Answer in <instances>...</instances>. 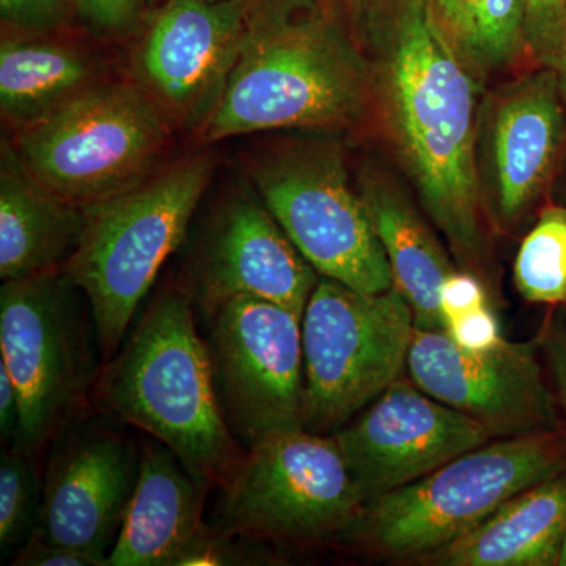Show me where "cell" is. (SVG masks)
Wrapping results in <instances>:
<instances>
[{
    "mask_svg": "<svg viewBox=\"0 0 566 566\" xmlns=\"http://www.w3.org/2000/svg\"><path fill=\"white\" fill-rule=\"evenodd\" d=\"M212 172L208 153L188 156L87 207L81 243L62 270L87 296L104 363L120 349L163 264L188 237Z\"/></svg>",
    "mask_w": 566,
    "mask_h": 566,
    "instance_id": "cell-4",
    "label": "cell"
},
{
    "mask_svg": "<svg viewBox=\"0 0 566 566\" xmlns=\"http://www.w3.org/2000/svg\"><path fill=\"white\" fill-rule=\"evenodd\" d=\"M318 281L259 193L234 191L203 223L181 286L203 318L234 297L270 301L303 318Z\"/></svg>",
    "mask_w": 566,
    "mask_h": 566,
    "instance_id": "cell-16",
    "label": "cell"
},
{
    "mask_svg": "<svg viewBox=\"0 0 566 566\" xmlns=\"http://www.w3.org/2000/svg\"><path fill=\"white\" fill-rule=\"evenodd\" d=\"M93 52L61 33L3 32L0 44V112L11 133L46 117L73 96L102 82Z\"/></svg>",
    "mask_w": 566,
    "mask_h": 566,
    "instance_id": "cell-22",
    "label": "cell"
},
{
    "mask_svg": "<svg viewBox=\"0 0 566 566\" xmlns=\"http://www.w3.org/2000/svg\"><path fill=\"white\" fill-rule=\"evenodd\" d=\"M371 54L375 103L401 166L461 270L480 277L490 222L475 155L483 81L439 29L427 0H398Z\"/></svg>",
    "mask_w": 566,
    "mask_h": 566,
    "instance_id": "cell-1",
    "label": "cell"
},
{
    "mask_svg": "<svg viewBox=\"0 0 566 566\" xmlns=\"http://www.w3.org/2000/svg\"><path fill=\"white\" fill-rule=\"evenodd\" d=\"M253 188L319 277L360 293L394 289L392 271L342 148L308 137L256 153Z\"/></svg>",
    "mask_w": 566,
    "mask_h": 566,
    "instance_id": "cell-8",
    "label": "cell"
},
{
    "mask_svg": "<svg viewBox=\"0 0 566 566\" xmlns=\"http://www.w3.org/2000/svg\"><path fill=\"white\" fill-rule=\"evenodd\" d=\"M219 488L211 527L256 542L338 538L364 505L334 434L305 428L245 449Z\"/></svg>",
    "mask_w": 566,
    "mask_h": 566,
    "instance_id": "cell-9",
    "label": "cell"
},
{
    "mask_svg": "<svg viewBox=\"0 0 566 566\" xmlns=\"http://www.w3.org/2000/svg\"><path fill=\"white\" fill-rule=\"evenodd\" d=\"M142 2H144V6L147 7L148 13H150V11L158 9L164 0H142Z\"/></svg>",
    "mask_w": 566,
    "mask_h": 566,
    "instance_id": "cell-36",
    "label": "cell"
},
{
    "mask_svg": "<svg viewBox=\"0 0 566 566\" xmlns=\"http://www.w3.org/2000/svg\"><path fill=\"white\" fill-rule=\"evenodd\" d=\"M76 20L99 39H125L139 31L147 7L142 0H71Z\"/></svg>",
    "mask_w": 566,
    "mask_h": 566,
    "instance_id": "cell-28",
    "label": "cell"
},
{
    "mask_svg": "<svg viewBox=\"0 0 566 566\" xmlns=\"http://www.w3.org/2000/svg\"><path fill=\"white\" fill-rule=\"evenodd\" d=\"M260 0H164L136 52V80L177 125L197 126L248 46Z\"/></svg>",
    "mask_w": 566,
    "mask_h": 566,
    "instance_id": "cell-15",
    "label": "cell"
},
{
    "mask_svg": "<svg viewBox=\"0 0 566 566\" xmlns=\"http://www.w3.org/2000/svg\"><path fill=\"white\" fill-rule=\"evenodd\" d=\"M375 102L371 66L340 29L322 18L290 20L282 3L260 14L197 140L274 132H342Z\"/></svg>",
    "mask_w": 566,
    "mask_h": 566,
    "instance_id": "cell-3",
    "label": "cell"
},
{
    "mask_svg": "<svg viewBox=\"0 0 566 566\" xmlns=\"http://www.w3.org/2000/svg\"><path fill=\"white\" fill-rule=\"evenodd\" d=\"M551 69L556 71L558 87H560L562 98H564L566 106V35L564 43H562L560 50H558L556 61H554Z\"/></svg>",
    "mask_w": 566,
    "mask_h": 566,
    "instance_id": "cell-34",
    "label": "cell"
},
{
    "mask_svg": "<svg viewBox=\"0 0 566 566\" xmlns=\"http://www.w3.org/2000/svg\"><path fill=\"white\" fill-rule=\"evenodd\" d=\"M210 488L169 447L145 442L136 491L106 566H178L207 528Z\"/></svg>",
    "mask_w": 566,
    "mask_h": 566,
    "instance_id": "cell-18",
    "label": "cell"
},
{
    "mask_svg": "<svg viewBox=\"0 0 566 566\" xmlns=\"http://www.w3.org/2000/svg\"><path fill=\"white\" fill-rule=\"evenodd\" d=\"M566 472V428L495 438L430 474L365 502L338 539L395 560H422L513 495Z\"/></svg>",
    "mask_w": 566,
    "mask_h": 566,
    "instance_id": "cell-5",
    "label": "cell"
},
{
    "mask_svg": "<svg viewBox=\"0 0 566 566\" xmlns=\"http://www.w3.org/2000/svg\"><path fill=\"white\" fill-rule=\"evenodd\" d=\"M43 504V474L36 461L13 447L0 453V551L11 556L35 535Z\"/></svg>",
    "mask_w": 566,
    "mask_h": 566,
    "instance_id": "cell-25",
    "label": "cell"
},
{
    "mask_svg": "<svg viewBox=\"0 0 566 566\" xmlns=\"http://www.w3.org/2000/svg\"><path fill=\"white\" fill-rule=\"evenodd\" d=\"M488 305L485 283L471 271H453L441 286V312L446 323Z\"/></svg>",
    "mask_w": 566,
    "mask_h": 566,
    "instance_id": "cell-30",
    "label": "cell"
},
{
    "mask_svg": "<svg viewBox=\"0 0 566 566\" xmlns=\"http://www.w3.org/2000/svg\"><path fill=\"white\" fill-rule=\"evenodd\" d=\"M177 123L139 81H102L10 144L41 185L91 207L128 191L161 169Z\"/></svg>",
    "mask_w": 566,
    "mask_h": 566,
    "instance_id": "cell-6",
    "label": "cell"
},
{
    "mask_svg": "<svg viewBox=\"0 0 566 566\" xmlns=\"http://www.w3.org/2000/svg\"><path fill=\"white\" fill-rule=\"evenodd\" d=\"M565 535L566 472L513 495L479 526L420 564L553 566Z\"/></svg>",
    "mask_w": 566,
    "mask_h": 566,
    "instance_id": "cell-21",
    "label": "cell"
},
{
    "mask_svg": "<svg viewBox=\"0 0 566 566\" xmlns=\"http://www.w3.org/2000/svg\"><path fill=\"white\" fill-rule=\"evenodd\" d=\"M524 36L536 66H553L566 35V0H523Z\"/></svg>",
    "mask_w": 566,
    "mask_h": 566,
    "instance_id": "cell-26",
    "label": "cell"
},
{
    "mask_svg": "<svg viewBox=\"0 0 566 566\" xmlns=\"http://www.w3.org/2000/svg\"><path fill=\"white\" fill-rule=\"evenodd\" d=\"M260 2H263V3H271V2H277V0H260Z\"/></svg>",
    "mask_w": 566,
    "mask_h": 566,
    "instance_id": "cell-37",
    "label": "cell"
},
{
    "mask_svg": "<svg viewBox=\"0 0 566 566\" xmlns=\"http://www.w3.org/2000/svg\"><path fill=\"white\" fill-rule=\"evenodd\" d=\"M20 394L6 364L0 363V438L3 447H14L20 433Z\"/></svg>",
    "mask_w": 566,
    "mask_h": 566,
    "instance_id": "cell-33",
    "label": "cell"
},
{
    "mask_svg": "<svg viewBox=\"0 0 566 566\" xmlns=\"http://www.w3.org/2000/svg\"><path fill=\"white\" fill-rule=\"evenodd\" d=\"M203 319L223 417L241 447L305 428L303 318L234 297Z\"/></svg>",
    "mask_w": 566,
    "mask_h": 566,
    "instance_id": "cell-11",
    "label": "cell"
},
{
    "mask_svg": "<svg viewBox=\"0 0 566 566\" xmlns=\"http://www.w3.org/2000/svg\"><path fill=\"white\" fill-rule=\"evenodd\" d=\"M85 409L48 447L35 535L106 566L136 491L140 450L111 412Z\"/></svg>",
    "mask_w": 566,
    "mask_h": 566,
    "instance_id": "cell-12",
    "label": "cell"
},
{
    "mask_svg": "<svg viewBox=\"0 0 566 566\" xmlns=\"http://www.w3.org/2000/svg\"><path fill=\"white\" fill-rule=\"evenodd\" d=\"M334 438L365 502L422 479L491 441L483 424L398 378Z\"/></svg>",
    "mask_w": 566,
    "mask_h": 566,
    "instance_id": "cell-17",
    "label": "cell"
},
{
    "mask_svg": "<svg viewBox=\"0 0 566 566\" xmlns=\"http://www.w3.org/2000/svg\"><path fill=\"white\" fill-rule=\"evenodd\" d=\"M87 296L62 268L0 286V363L20 394L17 444L39 461L54 436L87 406L99 367Z\"/></svg>",
    "mask_w": 566,
    "mask_h": 566,
    "instance_id": "cell-7",
    "label": "cell"
},
{
    "mask_svg": "<svg viewBox=\"0 0 566 566\" xmlns=\"http://www.w3.org/2000/svg\"><path fill=\"white\" fill-rule=\"evenodd\" d=\"M3 32L61 33L76 20L71 0H0Z\"/></svg>",
    "mask_w": 566,
    "mask_h": 566,
    "instance_id": "cell-27",
    "label": "cell"
},
{
    "mask_svg": "<svg viewBox=\"0 0 566 566\" xmlns=\"http://www.w3.org/2000/svg\"><path fill=\"white\" fill-rule=\"evenodd\" d=\"M517 292L528 303L566 307V205H547L517 249Z\"/></svg>",
    "mask_w": 566,
    "mask_h": 566,
    "instance_id": "cell-24",
    "label": "cell"
},
{
    "mask_svg": "<svg viewBox=\"0 0 566 566\" xmlns=\"http://www.w3.org/2000/svg\"><path fill=\"white\" fill-rule=\"evenodd\" d=\"M447 40L486 80L528 55L523 0H427Z\"/></svg>",
    "mask_w": 566,
    "mask_h": 566,
    "instance_id": "cell-23",
    "label": "cell"
},
{
    "mask_svg": "<svg viewBox=\"0 0 566 566\" xmlns=\"http://www.w3.org/2000/svg\"><path fill=\"white\" fill-rule=\"evenodd\" d=\"M446 333L458 346L472 353L488 352L504 340L501 324L490 304L449 319Z\"/></svg>",
    "mask_w": 566,
    "mask_h": 566,
    "instance_id": "cell-29",
    "label": "cell"
},
{
    "mask_svg": "<svg viewBox=\"0 0 566 566\" xmlns=\"http://www.w3.org/2000/svg\"><path fill=\"white\" fill-rule=\"evenodd\" d=\"M564 314L551 316L538 337V346L545 354L553 389L566 428V307Z\"/></svg>",
    "mask_w": 566,
    "mask_h": 566,
    "instance_id": "cell-31",
    "label": "cell"
},
{
    "mask_svg": "<svg viewBox=\"0 0 566 566\" xmlns=\"http://www.w3.org/2000/svg\"><path fill=\"white\" fill-rule=\"evenodd\" d=\"M538 348V342L504 338L493 349L472 353L446 331L416 327L406 371L424 394L472 417L493 439L564 430Z\"/></svg>",
    "mask_w": 566,
    "mask_h": 566,
    "instance_id": "cell-14",
    "label": "cell"
},
{
    "mask_svg": "<svg viewBox=\"0 0 566 566\" xmlns=\"http://www.w3.org/2000/svg\"><path fill=\"white\" fill-rule=\"evenodd\" d=\"M87 207L41 185L10 140L0 151V277L2 282L59 270L87 227Z\"/></svg>",
    "mask_w": 566,
    "mask_h": 566,
    "instance_id": "cell-19",
    "label": "cell"
},
{
    "mask_svg": "<svg viewBox=\"0 0 566 566\" xmlns=\"http://www.w3.org/2000/svg\"><path fill=\"white\" fill-rule=\"evenodd\" d=\"M557 565L566 566V535L564 543H562L560 553H558Z\"/></svg>",
    "mask_w": 566,
    "mask_h": 566,
    "instance_id": "cell-35",
    "label": "cell"
},
{
    "mask_svg": "<svg viewBox=\"0 0 566 566\" xmlns=\"http://www.w3.org/2000/svg\"><path fill=\"white\" fill-rule=\"evenodd\" d=\"M11 565L17 566H102L96 558L70 549V547L52 545L40 536L33 535L24 546L14 553Z\"/></svg>",
    "mask_w": 566,
    "mask_h": 566,
    "instance_id": "cell-32",
    "label": "cell"
},
{
    "mask_svg": "<svg viewBox=\"0 0 566 566\" xmlns=\"http://www.w3.org/2000/svg\"><path fill=\"white\" fill-rule=\"evenodd\" d=\"M360 199L392 271L394 286L415 312L419 329L444 331L441 286L458 270L397 182L375 169L359 178Z\"/></svg>",
    "mask_w": 566,
    "mask_h": 566,
    "instance_id": "cell-20",
    "label": "cell"
},
{
    "mask_svg": "<svg viewBox=\"0 0 566 566\" xmlns=\"http://www.w3.org/2000/svg\"><path fill=\"white\" fill-rule=\"evenodd\" d=\"M115 419L169 447L193 475L219 486L244 455L223 417L211 356L181 285L166 286L96 379Z\"/></svg>",
    "mask_w": 566,
    "mask_h": 566,
    "instance_id": "cell-2",
    "label": "cell"
},
{
    "mask_svg": "<svg viewBox=\"0 0 566 566\" xmlns=\"http://www.w3.org/2000/svg\"><path fill=\"white\" fill-rule=\"evenodd\" d=\"M475 155L488 219L512 229L543 199L566 158L556 71L536 66L482 99Z\"/></svg>",
    "mask_w": 566,
    "mask_h": 566,
    "instance_id": "cell-13",
    "label": "cell"
},
{
    "mask_svg": "<svg viewBox=\"0 0 566 566\" xmlns=\"http://www.w3.org/2000/svg\"><path fill=\"white\" fill-rule=\"evenodd\" d=\"M416 322L397 289L319 277L303 316L305 430L335 433L403 376Z\"/></svg>",
    "mask_w": 566,
    "mask_h": 566,
    "instance_id": "cell-10",
    "label": "cell"
}]
</instances>
